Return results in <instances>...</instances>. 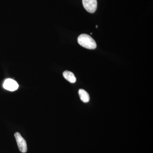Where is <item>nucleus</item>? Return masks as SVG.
Returning a JSON list of instances; mask_svg holds the SVG:
<instances>
[{"instance_id":"obj_1","label":"nucleus","mask_w":153,"mask_h":153,"mask_svg":"<svg viewBox=\"0 0 153 153\" xmlns=\"http://www.w3.org/2000/svg\"><path fill=\"white\" fill-rule=\"evenodd\" d=\"M77 41L78 44L88 49H95L97 47L95 41L89 35L86 34H82L78 37Z\"/></svg>"},{"instance_id":"obj_2","label":"nucleus","mask_w":153,"mask_h":153,"mask_svg":"<svg viewBox=\"0 0 153 153\" xmlns=\"http://www.w3.org/2000/svg\"><path fill=\"white\" fill-rule=\"evenodd\" d=\"M14 136L16 138L19 150L21 152L26 153L27 150V147L25 140L19 132H16Z\"/></svg>"},{"instance_id":"obj_3","label":"nucleus","mask_w":153,"mask_h":153,"mask_svg":"<svg viewBox=\"0 0 153 153\" xmlns=\"http://www.w3.org/2000/svg\"><path fill=\"white\" fill-rule=\"evenodd\" d=\"M82 4L84 8L88 13H93L97 8V0H82Z\"/></svg>"},{"instance_id":"obj_4","label":"nucleus","mask_w":153,"mask_h":153,"mask_svg":"<svg viewBox=\"0 0 153 153\" xmlns=\"http://www.w3.org/2000/svg\"><path fill=\"white\" fill-rule=\"evenodd\" d=\"M3 87L6 90L13 91L18 89L19 85L14 79L9 78L5 80L3 84Z\"/></svg>"},{"instance_id":"obj_5","label":"nucleus","mask_w":153,"mask_h":153,"mask_svg":"<svg viewBox=\"0 0 153 153\" xmlns=\"http://www.w3.org/2000/svg\"><path fill=\"white\" fill-rule=\"evenodd\" d=\"M64 78L71 83H74L76 81V78L74 74L71 71H66L63 73Z\"/></svg>"},{"instance_id":"obj_6","label":"nucleus","mask_w":153,"mask_h":153,"mask_svg":"<svg viewBox=\"0 0 153 153\" xmlns=\"http://www.w3.org/2000/svg\"><path fill=\"white\" fill-rule=\"evenodd\" d=\"M78 93H79V95L80 100H81L83 102H87L89 101L90 97H89V94H88V93L85 90H84V89H79Z\"/></svg>"},{"instance_id":"obj_7","label":"nucleus","mask_w":153,"mask_h":153,"mask_svg":"<svg viewBox=\"0 0 153 153\" xmlns=\"http://www.w3.org/2000/svg\"><path fill=\"white\" fill-rule=\"evenodd\" d=\"M96 28H97V27H98V26H96Z\"/></svg>"}]
</instances>
